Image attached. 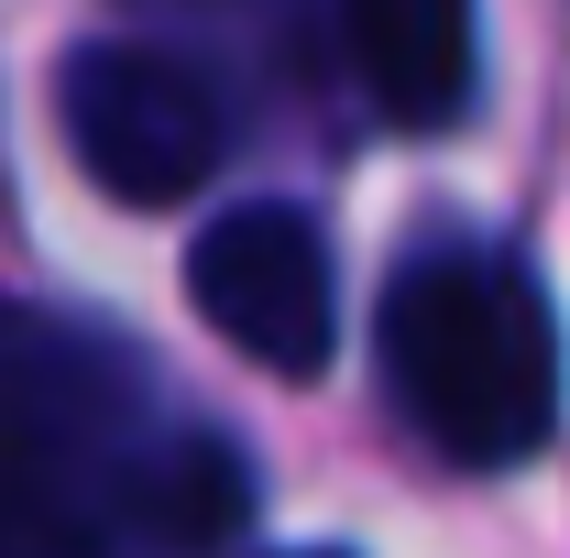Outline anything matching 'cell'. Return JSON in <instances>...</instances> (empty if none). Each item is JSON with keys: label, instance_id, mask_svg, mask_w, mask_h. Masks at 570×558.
<instances>
[{"label": "cell", "instance_id": "cell-1", "mask_svg": "<svg viewBox=\"0 0 570 558\" xmlns=\"http://www.w3.org/2000/svg\"><path fill=\"white\" fill-rule=\"evenodd\" d=\"M384 383L428 427L439 460L504 471L538 460L560 427V329L527 263L472 252V241H428L417 263L384 285Z\"/></svg>", "mask_w": 570, "mask_h": 558}, {"label": "cell", "instance_id": "cell-2", "mask_svg": "<svg viewBox=\"0 0 570 558\" xmlns=\"http://www.w3.org/2000/svg\"><path fill=\"white\" fill-rule=\"evenodd\" d=\"M142 449L132 350L0 307V558H110V537H132Z\"/></svg>", "mask_w": 570, "mask_h": 558}, {"label": "cell", "instance_id": "cell-3", "mask_svg": "<svg viewBox=\"0 0 570 558\" xmlns=\"http://www.w3.org/2000/svg\"><path fill=\"white\" fill-rule=\"evenodd\" d=\"M187 307H198L242 361H264L275 383L330 372L341 285H330V241H318V219L285 209V198H253V209L209 219V230L187 241Z\"/></svg>", "mask_w": 570, "mask_h": 558}, {"label": "cell", "instance_id": "cell-4", "mask_svg": "<svg viewBox=\"0 0 570 558\" xmlns=\"http://www.w3.org/2000/svg\"><path fill=\"white\" fill-rule=\"evenodd\" d=\"M56 121L121 209H176L219 165V99L154 44H77L56 77Z\"/></svg>", "mask_w": 570, "mask_h": 558}, {"label": "cell", "instance_id": "cell-5", "mask_svg": "<svg viewBox=\"0 0 570 558\" xmlns=\"http://www.w3.org/2000/svg\"><path fill=\"white\" fill-rule=\"evenodd\" d=\"M341 33L395 132H450L472 110V77H483L472 0H341Z\"/></svg>", "mask_w": 570, "mask_h": 558}, {"label": "cell", "instance_id": "cell-6", "mask_svg": "<svg viewBox=\"0 0 570 558\" xmlns=\"http://www.w3.org/2000/svg\"><path fill=\"white\" fill-rule=\"evenodd\" d=\"M253 526V460L242 449H219L198 427H176V438H154L142 449V482H132V537L154 548H219V537H242Z\"/></svg>", "mask_w": 570, "mask_h": 558}]
</instances>
